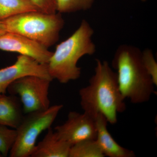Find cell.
Returning a JSON list of instances; mask_svg holds the SVG:
<instances>
[{
  "mask_svg": "<svg viewBox=\"0 0 157 157\" xmlns=\"http://www.w3.org/2000/svg\"><path fill=\"white\" fill-rule=\"evenodd\" d=\"M112 67L116 71L119 87L125 99L134 104L149 101L155 94V85L144 67L139 48L127 44L119 46Z\"/></svg>",
  "mask_w": 157,
  "mask_h": 157,
  "instance_id": "2",
  "label": "cell"
},
{
  "mask_svg": "<svg viewBox=\"0 0 157 157\" xmlns=\"http://www.w3.org/2000/svg\"><path fill=\"white\" fill-rule=\"evenodd\" d=\"M16 131L6 126L0 125V153L7 157L15 141Z\"/></svg>",
  "mask_w": 157,
  "mask_h": 157,
  "instance_id": "16",
  "label": "cell"
},
{
  "mask_svg": "<svg viewBox=\"0 0 157 157\" xmlns=\"http://www.w3.org/2000/svg\"><path fill=\"white\" fill-rule=\"evenodd\" d=\"M6 32L2 22L0 21V35L6 33Z\"/></svg>",
  "mask_w": 157,
  "mask_h": 157,
  "instance_id": "19",
  "label": "cell"
},
{
  "mask_svg": "<svg viewBox=\"0 0 157 157\" xmlns=\"http://www.w3.org/2000/svg\"><path fill=\"white\" fill-rule=\"evenodd\" d=\"M95 0H56L57 12L60 14L86 11L92 7Z\"/></svg>",
  "mask_w": 157,
  "mask_h": 157,
  "instance_id": "15",
  "label": "cell"
},
{
  "mask_svg": "<svg viewBox=\"0 0 157 157\" xmlns=\"http://www.w3.org/2000/svg\"><path fill=\"white\" fill-rule=\"evenodd\" d=\"M59 139L71 145L88 139H96L95 118L83 112L71 111L67 121L55 128Z\"/></svg>",
  "mask_w": 157,
  "mask_h": 157,
  "instance_id": "7",
  "label": "cell"
},
{
  "mask_svg": "<svg viewBox=\"0 0 157 157\" xmlns=\"http://www.w3.org/2000/svg\"><path fill=\"white\" fill-rule=\"evenodd\" d=\"M96 139L82 140L73 144L69 157H104Z\"/></svg>",
  "mask_w": 157,
  "mask_h": 157,
  "instance_id": "14",
  "label": "cell"
},
{
  "mask_svg": "<svg viewBox=\"0 0 157 157\" xmlns=\"http://www.w3.org/2000/svg\"><path fill=\"white\" fill-rule=\"evenodd\" d=\"M0 50L15 52L48 64L53 52L33 40L19 34L6 33L0 35Z\"/></svg>",
  "mask_w": 157,
  "mask_h": 157,
  "instance_id": "9",
  "label": "cell"
},
{
  "mask_svg": "<svg viewBox=\"0 0 157 157\" xmlns=\"http://www.w3.org/2000/svg\"><path fill=\"white\" fill-rule=\"evenodd\" d=\"M94 33L90 23L83 19L71 36L57 45L48 63V73L52 79L65 84L80 77L78 60L84 56L93 55L96 51L93 40Z\"/></svg>",
  "mask_w": 157,
  "mask_h": 157,
  "instance_id": "3",
  "label": "cell"
},
{
  "mask_svg": "<svg viewBox=\"0 0 157 157\" xmlns=\"http://www.w3.org/2000/svg\"><path fill=\"white\" fill-rule=\"evenodd\" d=\"M39 11L30 0H0V21L26 12Z\"/></svg>",
  "mask_w": 157,
  "mask_h": 157,
  "instance_id": "13",
  "label": "cell"
},
{
  "mask_svg": "<svg viewBox=\"0 0 157 157\" xmlns=\"http://www.w3.org/2000/svg\"><path fill=\"white\" fill-rule=\"evenodd\" d=\"M63 105L50 106L42 111L24 116L17 128L15 141L9 152L11 157H29L36 147L37 138L42 132L51 128L63 108Z\"/></svg>",
  "mask_w": 157,
  "mask_h": 157,
  "instance_id": "5",
  "label": "cell"
},
{
  "mask_svg": "<svg viewBox=\"0 0 157 157\" xmlns=\"http://www.w3.org/2000/svg\"><path fill=\"white\" fill-rule=\"evenodd\" d=\"M1 21L6 33L21 35L47 48L58 42L65 24L60 13L39 11L17 14Z\"/></svg>",
  "mask_w": 157,
  "mask_h": 157,
  "instance_id": "4",
  "label": "cell"
},
{
  "mask_svg": "<svg viewBox=\"0 0 157 157\" xmlns=\"http://www.w3.org/2000/svg\"><path fill=\"white\" fill-rule=\"evenodd\" d=\"M52 81L38 76H24L12 82L7 92L19 97L25 114L42 111L50 107L48 90Z\"/></svg>",
  "mask_w": 157,
  "mask_h": 157,
  "instance_id": "6",
  "label": "cell"
},
{
  "mask_svg": "<svg viewBox=\"0 0 157 157\" xmlns=\"http://www.w3.org/2000/svg\"><path fill=\"white\" fill-rule=\"evenodd\" d=\"M22 104L16 96L0 97V125L16 129L24 117Z\"/></svg>",
  "mask_w": 157,
  "mask_h": 157,
  "instance_id": "12",
  "label": "cell"
},
{
  "mask_svg": "<svg viewBox=\"0 0 157 157\" xmlns=\"http://www.w3.org/2000/svg\"><path fill=\"white\" fill-rule=\"evenodd\" d=\"M141 59L145 70L151 77L155 86H157V63L153 53L149 48L141 51Z\"/></svg>",
  "mask_w": 157,
  "mask_h": 157,
  "instance_id": "17",
  "label": "cell"
},
{
  "mask_svg": "<svg viewBox=\"0 0 157 157\" xmlns=\"http://www.w3.org/2000/svg\"><path fill=\"white\" fill-rule=\"evenodd\" d=\"M72 145L59 139L51 128L43 140L36 145L32 157H69Z\"/></svg>",
  "mask_w": 157,
  "mask_h": 157,
  "instance_id": "11",
  "label": "cell"
},
{
  "mask_svg": "<svg viewBox=\"0 0 157 157\" xmlns=\"http://www.w3.org/2000/svg\"><path fill=\"white\" fill-rule=\"evenodd\" d=\"M79 95L84 112L94 118L102 114L111 124L117 122L118 113L126 109L117 73L106 61L96 60L94 73L88 85L79 90Z\"/></svg>",
  "mask_w": 157,
  "mask_h": 157,
  "instance_id": "1",
  "label": "cell"
},
{
  "mask_svg": "<svg viewBox=\"0 0 157 157\" xmlns=\"http://www.w3.org/2000/svg\"><path fill=\"white\" fill-rule=\"evenodd\" d=\"M3 157L2 155V154L0 153V157Z\"/></svg>",
  "mask_w": 157,
  "mask_h": 157,
  "instance_id": "21",
  "label": "cell"
},
{
  "mask_svg": "<svg viewBox=\"0 0 157 157\" xmlns=\"http://www.w3.org/2000/svg\"><path fill=\"white\" fill-rule=\"evenodd\" d=\"M27 76H36L52 80L48 72V64L41 63L26 56L20 55L11 66L0 70V97L6 94L12 82Z\"/></svg>",
  "mask_w": 157,
  "mask_h": 157,
  "instance_id": "8",
  "label": "cell"
},
{
  "mask_svg": "<svg viewBox=\"0 0 157 157\" xmlns=\"http://www.w3.org/2000/svg\"><path fill=\"white\" fill-rule=\"evenodd\" d=\"M140 1H141V2H146V1H147V0H140Z\"/></svg>",
  "mask_w": 157,
  "mask_h": 157,
  "instance_id": "20",
  "label": "cell"
},
{
  "mask_svg": "<svg viewBox=\"0 0 157 157\" xmlns=\"http://www.w3.org/2000/svg\"><path fill=\"white\" fill-rule=\"evenodd\" d=\"M41 12L46 14L57 13L56 0H30Z\"/></svg>",
  "mask_w": 157,
  "mask_h": 157,
  "instance_id": "18",
  "label": "cell"
},
{
  "mask_svg": "<svg viewBox=\"0 0 157 157\" xmlns=\"http://www.w3.org/2000/svg\"><path fill=\"white\" fill-rule=\"evenodd\" d=\"M97 136L96 140L105 156L134 157V151L121 146L114 140L107 129L108 122L101 114L95 117Z\"/></svg>",
  "mask_w": 157,
  "mask_h": 157,
  "instance_id": "10",
  "label": "cell"
}]
</instances>
